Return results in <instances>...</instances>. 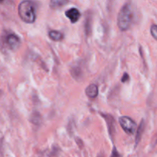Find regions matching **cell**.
<instances>
[{
  "label": "cell",
  "mask_w": 157,
  "mask_h": 157,
  "mask_svg": "<svg viewBox=\"0 0 157 157\" xmlns=\"http://www.w3.org/2000/svg\"><path fill=\"white\" fill-rule=\"evenodd\" d=\"M18 15L23 21L29 24L35 22L36 18L35 5L31 1H22L18 7Z\"/></svg>",
  "instance_id": "cell-1"
},
{
  "label": "cell",
  "mask_w": 157,
  "mask_h": 157,
  "mask_svg": "<svg viewBox=\"0 0 157 157\" xmlns=\"http://www.w3.org/2000/svg\"><path fill=\"white\" fill-rule=\"evenodd\" d=\"M133 20L131 7L129 4L124 5L118 14L117 25L121 31H127L130 27Z\"/></svg>",
  "instance_id": "cell-2"
},
{
  "label": "cell",
  "mask_w": 157,
  "mask_h": 157,
  "mask_svg": "<svg viewBox=\"0 0 157 157\" xmlns=\"http://www.w3.org/2000/svg\"><path fill=\"white\" fill-rule=\"evenodd\" d=\"M119 123L123 130L127 134H133L136 130V124L129 117H121L119 119Z\"/></svg>",
  "instance_id": "cell-3"
},
{
  "label": "cell",
  "mask_w": 157,
  "mask_h": 157,
  "mask_svg": "<svg viewBox=\"0 0 157 157\" xmlns=\"http://www.w3.org/2000/svg\"><path fill=\"white\" fill-rule=\"evenodd\" d=\"M6 44L11 50H17L19 48L21 41L18 36L15 34H9L6 37Z\"/></svg>",
  "instance_id": "cell-4"
},
{
  "label": "cell",
  "mask_w": 157,
  "mask_h": 157,
  "mask_svg": "<svg viewBox=\"0 0 157 157\" xmlns=\"http://www.w3.org/2000/svg\"><path fill=\"white\" fill-rule=\"evenodd\" d=\"M65 15L70 19L71 22L76 23L79 20L80 17H81V13H80L79 10L78 9L71 8V9L66 11Z\"/></svg>",
  "instance_id": "cell-5"
},
{
  "label": "cell",
  "mask_w": 157,
  "mask_h": 157,
  "mask_svg": "<svg viewBox=\"0 0 157 157\" xmlns=\"http://www.w3.org/2000/svg\"><path fill=\"white\" fill-rule=\"evenodd\" d=\"M85 94L88 98H95L98 95V87L96 84H90L86 88Z\"/></svg>",
  "instance_id": "cell-6"
},
{
  "label": "cell",
  "mask_w": 157,
  "mask_h": 157,
  "mask_svg": "<svg viewBox=\"0 0 157 157\" xmlns=\"http://www.w3.org/2000/svg\"><path fill=\"white\" fill-rule=\"evenodd\" d=\"M48 35H49V38H50L51 39L55 41H61V40H62L63 38V34L61 33V32H58V31H55V30L50 31L48 33Z\"/></svg>",
  "instance_id": "cell-7"
},
{
  "label": "cell",
  "mask_w": 157,
  "mask_h": 157,
  "mask_svg": "<svg viewBox=\"0 0 157 157\" xmlns=\"http://www.w3.org/2000/svg\"><path fill=\"white\" fill-rule=\"evenodd\" d=\"M67 2L68 1H65V0H53V1H51L50 6L53 9H58L67 4Z\"/></svg>",
  "instance_id": "cell-8"
},
{
  "label": "cell",
  "mask_w": 157,
  "mask_h": 157,
  "mask_svg": "<svg viewBox=\"0 0 157 157\" xmlns=\"http://www.w3.org/2000/svg\"><path fill=\"white\" fill-rule=\"evenodd\" d=\"M150 32H151V35H153V38L157 40V25H153L151 26Z\"/></svg>",
  "instance_id": "cell-9"
},
{
  "label": "cell",
  "mask_w": 157,
  "mask_h": 157,
  "mask_svg": "<svg viewBox=\"0 0 157 157\" xmlns=\"http://www.w3.org/2000/svg\"><path fill=\"white\" fill-rule=\"evenodd\" d=\"M144 121L142 122V124H140V128L138 129V131H137V136H136V144H137L138 142H139V140H140V132L143 131V130H144Z\"/></svg>",
  "instance_id": "cell-10"
},
{
  "label": "cell",
  "mask_w": 157,
  "mask_h": 157,
  "mask_svg": "<svg viewBox=\"0 0 157 157\" xmlns=\"http://www.w3.org/2000/svg\"><path fill=\"white\" fill-rule=\"evenodd\" d=\"M110 157H120L119 153H118V151L117 150L116 148H114L113 150V151H112L111 156H110Z\"/></svg>",
  "instance_id": "cell-11"
},
{
  "label": "cell",
  "mask_w": 157,
  "mask_h": 157,
  "mask_svg": "<svg viewBox=\"0 0 157 157\" xmlns=\"http://www.w3.org/2000/svg\"><path fill=\"white\" fill-rule=\"evenodd\" d=\"M128 80H129L128 75H127V73H125V74H124V77L122 78V81H123V82H126V81H128Z\"/></svg>",
  "instance_id": "cell-12"
}]
</instances>
